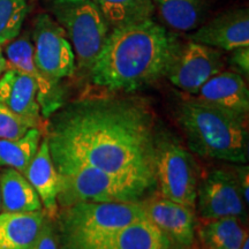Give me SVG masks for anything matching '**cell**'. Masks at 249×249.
I'll return each instance as SVG.
<instances>
[{
  "mask_svg": "<svg viewBox=\"0 0 249 249\" xmlns=\"http://www.w3.org/2000/svg\"><path fill=\"white\" fill-rule=\"evenodd\" d=\"M55 169L89 166L156 183L154 114L141 98H86L52 118L46 136Z\"/></svg>",
  "mask_w": 249,
  "mask_h": 249,
  "instance_id": "obj_1",
  "label": "cell"
},
{
  "mask_svg": "<svg viewBox=\"0 0 249 249\" xmlns=\"http://www.w3.org/2000/svg\"><path fill=\"white\" fill-rule=\"evenodd\" d=\"M181 45L176 33L151 18L111 29L90 77L110 91H136L167 75Z\"/></svg>",
  "mask_w": 249,
  "mask_h": 249,
  "instance_id": "obj_2",
  "label": "cell"
},
{
  "mask_svg": "<svg viewBox=\"0 0 249 249\" xmlns=\"http://www.w3.org/2000/svg\"><path fill=\"white\" fill-rule=\"evenodd\" d=\"M188 147L202 157L245 165L248 161L247 119L189 98L177 110Z\"/></svg>",
  "mask_w": 249,
  "mask_h": 249,
  "instance_id": "obj_3",
  "label": "cell"
},
{
  "mask_svg": "<svg viewBox=\"0 0 249 249\" xmlns=\"http://www.w3.org/2000/svg\"><path fill=\"white\" fill-rule=\"evenodd\" d=\"M59 249H97L130 224L147 218L141 202H81L58 213Z\"/></svg>",
  "mask_w": 249,
  "mask_h": 249,
  "instance_id": "obj_4",
  "label": "cell"
},
{
  "mask_svg": "<svg viewBox=\"0 0 249 249\" xmlns=\"http://www.w3.org/2000/svg\"><path fill=\"white\" fill-rule=\"evenodd\" d=\"M58 204L62 208L81 202L135 203L156 183L136 177L120 176L89 166H71L58 170Z\"/></svg>",
  "mask_w": 249,
  "mask_h": 249,
  "instance_id": "obj_5",
  "label": "cell"
},
{
  "mask_svg": "<svg viewBox=\"0 0 249 249\" xmlns=\"http://www.w3.org/2000/svg\"><path fill=\"white\" fill-rule=\"evenodd\" d=\"M50 11L66 33L79 67L89 71L111 31L97 5L92 0H53Z\"/></svg>",
  "mask_w": 249,
  "mask_h": 249,
  "instance_id": "obj_6",
  "label": "cell"
},
{
  "mask_svg": "<svg viewBox=\"0 0 249 249\" xmlns=\"http://www.w3.org/2000/svg\"><path fill=\"white\" fill-rule=\"evenodd\" d=\"M156 187L161 197L194 209L197 170L192 155L172 138L157 136L155 150Z\"/></svg>",
  "mask_w": 249,
  "mask_h": 249,
  "instance_id": "obj_7",
  "label": "cell"
},
{
  "mask_svg": "<svg viewBox=\"0 0 249 249\" xmlns=\"http://www.w3.org/2000/svg\"><path fill=\"white\" fill-rule=\"evenodd\" d=\"M34 61L44 75L59 83L75 71V54L62 27L51 15L42 13L33 27Z\"/></svg>",
  "mask_w": 249,
  "mask_h": 249,
  "instance_id": "obj_8",
  "label": "cell"
},
{
  "mask_svg": "<svg viewBox=\"0 0 249 249\" xmlns=\"http://www.w3.org/2000/svg\"><path fill=\"white\" fill-rule=\"evenodd\" d=\"M225 60L220 50L191 40L181 45L166 77L174 87L195 95L208 80L224 71Z\"/></svg>",
  "mask_w": 249,
  "mask_h": 249,
  "instance_id": "obj_9",
  "label": "cell"
},
{
  "mask_svg": "<svg viewBox=\"0 0 249 249\" xmlns=\"http://www.w3.org/2000/svg\"><path fill=\"white\" fill-rule=\"evenodd\" d=\"M200 217L205 220L220 217H246L236 174L226 170H214L197 187L196 202Z\"/></svg>",
  "mask_w": 249,
  "mask_h": 249,
  "instance_id": "obj_10",
  "label": "cell"
},
{
  "mask_svg": "<svg viewBox=\"0 0 249 249\" xmlns=\"http://www.w3.org/2000/svg\"><path fill=\"white\" fill-rule=\"evenodd\" d=\"M7 68H15L29 75L37 86V101L43 117H50L62 105L60 83L48 79L34 61V46L28 37H20L6 45Z\"/></svg>",
  "mask_w": 249,
  "mask_h": 249,
  "instance_id": "obj_11",
  "label": "cell"
},
{
  "mask_svg": "<svg viewBox=\"0 0 249 249\" xmlns=\"http://www.w3.org/2000/svg\"><path fill=\"white\" fill-rule=\"evenodd\" d=\"M142 208L151 220L164 234L183 248H189L195 239V217L193 208L171 201L169 198H150Z\"/></svg>",
  "mask_w": 249,
  "mask_h": 249,
  "instance_id": "obj_12",
  "label": "cell"
},
{
  "mask_svg": "<svg viewBox=\"0 0 249 249\" xmlns=\"http://www.w3.org/2000/svg\"><path fill=\"white\" fill-rule=\"evenodd\" d=\"M191 40L223 51H233L249 46L248 8L224 12L198 28L191 36Z\"/></svg>",
  "mask_w": 249,
  "mask_h": 249,
  "instance_id": "obj_13",
  "label": "cell"
},
{
  "mask_svg": "<svg viewBox=\"0 0 249 249\" xmlns=\"http://www.w3.org/2000/svg\"><path fill=\"white\" fill-rule=\"evenodd\" d=\"M197 101L235 116L246 118L249 111V91L244 77L236 71H222L195 93Z\"/></svg>",
  "mask_w": 249,
  "mask_h": 249,
  "instance_id": "obj_14",
  "label": "cell"
},
{
  "mask_svg": "<svg viewBox=\"0 0 249 249\" xmlns=\"http://www.w3.org/2000/svg\"><path fill=\"white\" fill-rule=\"evenodd\" d=\"M0 77V103L18 116L38 126L40 107L37 86L29 75L15 68H7Z\"/></svg>",
  "mask_w": 249,
  "mask_h": 249,
  "instance_id": "obj_15",
  "label": "cell"
},
{
  "mask_svg": "<svg viewBox=\"0 0 249 249\" xmlns=\"http://www.w3.org/2000/svg\"><path fill=\"white\" fill-rule=\"evenodd\" d=\"M23 176L38 194L46 216L52 220L55 219L59 213V174L50 154L46 138L39 143L38 150Z\"/></svg>",
  "mask_w": 249,
  "mask_h": 249,
  "instance_id": "obj_16",
  "label": "cell"
},
{
  "mask_svg": "<svg viewBox=\"0 0 249 249\" xmlns=\"http://www.w3.org/2000/svg\"><path fill=\"white\" fill-rule=\"evenodd\" d=\"M46 214L0 213V249H30L38 238Z\"/></svg>",
  "mask_w": 249,
  "mask_h": 249,
  "instance_id": "obj_17",
  "label": "cell"
},
{
  "mask_svg": "<svg viewBox=\"0 0 249 249\" xmlns=\"http://www.w3.org/2000/svg\"><path fill=\"white\" fill-rule=\"evenodd\" d=\"M1 213H35L43 205L37 192L26 177L7 167L0 173Z\"/></svg>",
  "mask_w": 249,
  "mask_h": 249,
  "instance_id": "obj_18",
  "label": "cell"
},
{
  "mask_svg": "<svg viewBox=\"0 0 249 249\" xmlns=\"http://www.w3.org/2000/svg\"><path fill=\"white\" fill-rule=\"evenodd\" d=\"M172 241L166 234L144 218L130 224L97 249H171Z\"/></svg>",
  "mask_w": 249,
  "mask_h": 249,
  "instance_id": "obj_19",
  "label": "cell"
},
{
  "mask_svg": "<svg viewBox=\"0 0 249 249\" xmlns=\"http://www.w3.org/2000/svg\"><path fill=\"white\" fill-rule=\"evenodd\" d=\"M155 8L166 27L188 33L202 23L207 0H152Z\"/></svg>",
  "mask_w": 249,
  "mask_h": 249,
  "instance_id": "obj_20",
  "label": "cell"
},
{
  "mask_svg": "<svg viewBox=\"0 0 249 249\" xmlns=\"http://www.w3.org/2000/svg\"><path fill=\"white\" fill-rule=\"evenodd\" d=\"M110 29L150 20L155 12L152 0H92Z\"/></svg>",
  "mask_w": 249,
  "mask_h": 249,
  "instance_id": "obj_21",
  "label": "cell"
},
{
  "mask_svg": "<svg viewBox=\"0 0 249 249\" xmlns=\"http://www.w3.org/2000/svg\"><path fill=\"white\" fill-rule=\"evenodd\" d=\"M200 236L208 249H241L248 233L238 217H220L207 220Z\"/></svg>",
  "mask_w": 249,
  "mask_h": 249,
  "instance_id": "obj_22",
  "label": "cell"
},
{
  "mask_svg": "<svg viewBox=\"0 0 249 249\" xmlns=\"http://www.w3.org/2000/svg\"><path fill=\"white\" fill-rule=\"evenodd\" d=\"M40 136L42 133L38 127H33L18 139L0 140V166L26 173L38 150Z\"/></svg>",
  "mask_w": 249,
  "mask_h": 249,
  "instance_id": "obj_23",
  "label": "cell"
},
{
  "mask_svg": "<svg viewBox=\"0 0 249 249\" xmlns=\"http://www.w3.org/2000/svg\"><path fill=\"white\" fill-rule=\"evenodd\" d=\"M28 13L27 0H0V46L20 35Z\"/></svg>",
  "mask_w": 249,
  "mask_h": 249,
  "instance_id": "obj_24",
  "label": "cell"
},
{
  "mask_svg": "<svg viewBox=\"0 0 249 249\" xmlns=\"http://www.w3.org/2000/svg\"><path fill=\"white\" fill-rule=\"evenodd\" d=\"M33 127H37V124L14 113L0 103V140L18 139Z\"/></svg>",
  "mask_w": 249,
  "mask_h": 249,
  "instance_id": "obj_25",
  "label": "cell"
},
{
  "mask_svg": "<svg viewBox=\"0 0 249 249\" xmlns=\"http://www.w3.org/2000/svg\"><path fill=\"white\" fill-rule=\"evenodd\" d=\"M30 249H59L58 236L52 219L46 216L40 233Z\"/></svg>",
  "mask_w": 249,
  "mask_h": 249,
  "instance_id": "obj_26",
  "label": "cell"
},
{
  "mask_svg": "<svg viewBox=\"0 0 249 249\" xmlns=\"http://www.w3.org/2000/svg\"><path fill=\"white\" fill-rule=\"evenodd\" d=\"M231 64L233 67L240 71L241 74L248 76L249 74V46L239 48L232 51Z\"/></svg>",
  "mask_w": 249,
  "mask_h": 249,
  "instance_id": "obj_27",
  "label": "cell"
},
{
  "mask_svg": "<svg viewBox=\"0 0 249 249\" xmlns=\"http://www.w3.org/2000/svg\"><path fill=\"white\" fill-rule=\"evenodd\" d=\"M236 179H238L239 187H240L242 198H244L246 205H248L249 196H248V189H249V174H248V166H241L239 167L238 174H236Z\"/></svg>",
  "mask_w": 249,
  "mask_h": 249,
  "instance_id": "obj_28",
  "label": "cell"
},
{
  "mask_svg": "<svg viewBox=\"0 0 249 249\" xmlns=\"http://www.w3.org/2000/svg\"><path fill=\"white\" fill-rule=\"evenodd\" d=\"M6 70H7V60H6L5 55L2 54L1 46H0V75H1Z\"/></svg>",
  "mask_w": 249,
  "mask_h": 249,
  "instance_id": "obj_29",
  "label": "cell"
},
{
  "mask_svg": "<svg viewBox=\"0 0 249 249\" xmlns=\"http://www.w3.org/2000/svg\"><path fill=\"white\" fill-rule=\"evenodd\" d=\"M241 249H249V240H248V238L245 240V242H244V245H242Z\"/></svg>",
  "mask_w": 249,
  "mask_h": 249,
  "instance_id": "obj_30",
  "label": "cell"
},
{
  "mask_svg": "<svg viewBox=\"0 0 249 249\" xmlns=\"http://www.w3.org/2000/svg\"><path fill=\"white\" fill-rule=\"evenodd\" d=\"M171 249H186V248H183V247H181V246H179V247H176V248L171 247Z\"/></svg>",
  "mask_w": 249,
  "mask_h": 249,
  "instance_id": "obj_31",
  "label": "cell"
},
{
  "mask_svg": "<svg viewBox=\"0 0 249 249\" xmlns=\"http://www.w3.org/2000/svg\"><path fill=\"white\" fill-rule=\"evenodd\" d=\"M0 213H1V200H0Z\"/></svg>",
  "mask_w": 249,
  "mask_h": 249,
  "instance_id": "obj_32",
  "label": "cell"
}]
</instances>
